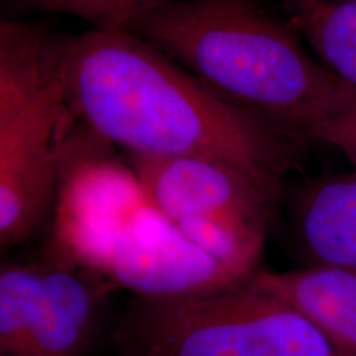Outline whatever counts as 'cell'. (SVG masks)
Listing matches in <instances>:
<instances>
[{
  "instance_id": "4",
  "label": "cell",
  "mask_w": 356,
  "mask_h": 356,
  "mask_svg": "<svg viewBox=\"0 0 356 356\" xmlns=\"http://www.w3.org/2000/svg\"><path fill=\"white\" fill-rule=\"evenodd\" d=\"M121 343L127 356H348L252 277L191 296L139 297Z\"/></svg>"
},
{
  "instance_id": "13",
  "label": "cell",
  "mask_w": 356,
  "mask_h": 356,
  "mask_svg": "<svg viewBox=\"0 0 356 356\" xmlns=\"http://www.w3.org/2000/svg\"><path fill=\"white\" fill-rule=\"evenodd\" d=\"M307 140H320L330 144L348 159L356 172V89L340 83L335 96L320 118V121L307 134Z\"/></svg>"
},
{
  "instance_id": "2",
  "label": "cell",
  "mask_w": 356,
  "mask_h": 356,
  "mask_svg": "<svg viewBox=\"0 0 356 356\" xmlns=\"http://www.w3.org/2000/svg\"><path fill=\"white\" fill-rule=\"evenodd\" d=\"M126 30L299 140H307L341 83L307 53L296 26L257 0H172Z\"/></svg>"
},
{
  "instance_id": "5",
  "label": "cell",
  "mask_w": 356,
  "mask_h": 356,
  "mask_svg": "<svg viewBox=\"0 0 356 356\" xmlns=\"http://www.w3.org/2000/svg\"><path fill=\"white\" fill-rule=\"evenodd\" d=\"M144 299L203 293L244 282L147 202L89 264Z\"/></svg>"
},
{
  "instance_id": "6",
  "label": "cell",
  "mask_w": 356,
  "mask_h": 356,
  "mask_svg": "<svg viewBox=\"0 0 356 356\" xmlns=\"http://www.w3.org/2000/svg\"><path fill=\"white\" fill-rule=\"evenodd\" d=\"M129 160L147 200L177 228L216 221L269 231L279 197L233 165L200 157Z\"/></svg>"
},
{
  "instance_id": "10",
  "label": "cell",
  "mask_w": 356,
  "mask_h": 356,
  "mask_svg": "<svg viewBox=\"0 0 356 356\" xmlns=\"http://www.w3.org/2000/svg\"><path fill=\"white\" fill-rule=\"evenodd\" d=\"M286 7L325 68L356 89V0H286Z\"/></svg>"
},
{
  "instance_id": "7",
  "label": "cell",
  "mask_w": 356,
  "mask_h": 356,
  "mask_svg": "<svg viewBox=\"0 0 356 356\" xmlns=\"http://www.w3.org/2000/svg\"><path fill=\"white\" fill-rule=\"evenodd\" d=\"M40 266L42 297L24 356H83L99 330L106 300L115 286L51 246Z\"/></svg>"
},
{
  "instance_id": "11",
  "label": "cell",
  "mask_w": 356,
  "mask_h": 356,
  "mask_svg": "<svg viewBox=\"0 0 356 356\" xmlns=\"http://www.w3.org/2000/svg\"><path fill=\"white\" fill-rule=\"evenodd\" d=\"M42 297V266L6 262L0 270V356H24Z\"/></svg>"
},
{
  "instance_id": "9",
  "label": "cell",
  "mask_w": 356,
  "mask_h": 356,
  "mask_svg": "<svg viewBox=\"0 0 356 356\" xmlns=\"http://www.w3.org/2000/svg\"><path fill=\"white\" fill-rule=\"evenodd\" d=\"M252 282L300 310L338 350L356 356V270L323 266L257 270Z\"/></svg>"
},
{
  "instance_id": "3",
  "label": "cell",
  "mask_w": 356,
  "mask_h": 356,
  "mask_svg": "<svg viewBox=\"0 0 356 356\" xmlns=\"http://www.w3.org/2000/svg\"><path fill=\"white\" fill-rule=\"evenodd\" d=\"M74 121L53 56L32 25L0 24V244L37 233L55 208Z\"/></svg>"
},
{
  "instance_id": "8",
  "label": "cell",
  "mask_w": 356,
  "mask_h": 356,
  "mask_svg": "<svg viewBox=\"0 0 356 356\" xmlns=\"http://www.w3.org/2000/svg\"><path fill=\"white\" fill-rule=\"evenodd\" d=\"M291 213L309 266L356 270V172L304 181L293 191Z\"/></svg>"
},
{
  "instance_id": "12",
  "label": "cell",
  "mask_w": 356,
  "mask_h": 356,
  "mask_svg": "<svg viewBox=\"0 0 356 356\" xmlns=\"http://www.w3.org/2000/svg\"><path fill=\"white\" fill-rule=\"evenodd\" d=\"M19 10L56 12L91 22L95 29H126L132 20L172 0H8Z\"/></svg>"
},
{
  "instance_id": "1",
  "label": "cell",
  "mask_w": 356,
  "mask_h": 356,
  "mask_svg": "<svg viewBox=\"0 0 356 356\" xmlns=\"http://www.w3.org/2000/svg\"><path fill=\"white\" fill-rule=\"evenodd\" d=\"M53 56L74 121L129 155L218 160L277 197L297 167L302 140L126 29L53 38Z\"/></svg>"
}]
</instances>
